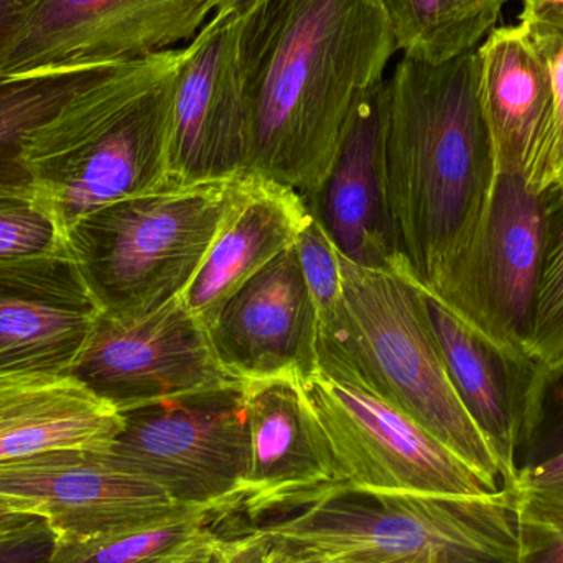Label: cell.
Returning <instances> with one entry per match:
<instances>
[{
	"label": "cell",
	"instance_id": "d590c367",
	"mask_svg": "<svg viewBox=\"0 0 563 563\" xmlns=\"http://www.w3.org/2000/svg\"><path fill=\"white\" fill-rule=\"evenodd\" d=\"M36 516L40 515H35V512H7V515H0V536L26 525V522L35 519Z\"/></svg>",
	"mask_w": 563,
	"mask_h": 563
},
{
	"label": "cell",
	"instance_id": "83f0119b",
	"mask_svg": "<svg viewBox=\"0 0 563 563\" xmlns=\"http://www.w3.org/2000/svg\"><path fill=\"white\" fill-rule=\"evenodd\" d=\"M511 492L525 525L563 532V450L544 462L519 470Z\"/></svg>",
	"mask_w": 563,
	"mask_h": 563
},
{
	"label": "cell",
	"instance_id": "836d02e7",
	"mask_svg": "<svg viewBox=\"0 0 563 563\" xmlns=\"http://www.w3.org/2000/svg\"><path fill=\"white\" fill-rule=\"evenodd\" d=\"M522 12L519 19L545 15V13L561 12L563 0H521Z\"/></svg>",
	"mask_w": 563,
	"mask_h": 563
},
{
	"label": "cell",
	"instance_id": "9c48e42d",
	"mask_svg": "<svg viewBox=\"0 0 563 563\" xmlns=\"http://www.w3.org/2000/svg\"><path fill=\"white\" fill-rule=\"evenodd\" d=\"M548 200L518 175H499L465 254L423 288L519 363L529 360L544 263Z\"/></svg>",
	"mask_w": 563,
	"mask_h": 563
},
{
	"label": "cell",
	"instance_id": "e575fe53",
	"mask_svg": "<svg viewBox=\"0 0 563 563\" xmlns=\"http://www.w3.org/2000/svg\"><path fill=\"white\" fill-rule=\"evenodd\" d=\"M261 0H221L217 9V15H228L231 19H241L246 15Z\"/></svg>",
	"mask_w": 563,
	"mask_h": 563
},
{
	"label": "cell",
	"instance_id": "9a60e30c",
	"mask_svg": "<svg viewBox=\"0 0 563 563\" xmlns=\"http://www.w3.org/2000/svg\"><path fill=\"white\" fill-rule=\"evenodd\" d=\"M101 313L69 254L0 263V376L69 377Z\"/></svg>",
	"mask_w": 563,
	"mask_h": 563
},
{
	"label": "cell",
	"instance_id": "5bb4252c",
	"mask_svg": "<svg viewBox=\"0 0 563 563\" xmlns=\"http://www.w3.org/2000/svg\"><path fill=\"white\" fill-rule=\"evenodd\" d=\"M208 331L221 366L241 383L317 376V310L297 247L234 291Z\"/></svg>",
	"mask_w": 563,
	"mask_h": 563
},
{
	"label": "cell",
	"instance_id": "44dd1931",
	"mask_svg": "<svg viewBox=\"0 0 563 563\" xmlns=\"http://www.w3.org/2000/svg\"><path fill=\"white\" fill-rule=\"evenodd\" d=\"M121 413L73 377L0 376V462L56 449H108Z\"/></svg>",
	"mask_w": 563,
	"mask_h": 563
},
{
	"label": "cell",
	"instance_id": "f35d334b",
	"mask_svg": "<svg viewBox=\"0 0 563 563\" xmlns=\"http://www.w3.org/2000/svg\"><path fill=\"white\" fill-rule=\"evenodd\" d=\"M224 545V542H223ZM221 563H264L257 561H250V559L234 558V555L228 554L224 548H221Z\"/></svg>",
	"mask_w": 563,
	"mask_h": 563
},
{
	"label": "cell",
	"instance_id": "3957f363",
	"mask_svg": "<svg viewBox=\"0 0 563 563\" xmlns=\"http://www.w3.org/2000/svg\"><path fill=\"white\" fill-rule=\"evenodd\" d=\"M184 46L106 66L33 129L22 161L63 227L168 187L172 91Z\"/></svg>",
	"mask_w": 563,
	"mask_h": 563
},
{
	"label": "cell",
	"instance_id": "4316f807",
	"mask_svg": "<svg viewBox=\"0 0 563 563\" xmlns=\"http://www.w3.org/2000/svg\"><path fill=\"white\" fill-rule=\"evenodd\" d=\"M402 55L430 63L460 55L453 0H377Z\"/></svg>",
	"mask_w": 563,
	"mask_h": 563
},
{
	"label": "cell",
	"instance_id": "cb8c5ba5",
	"mask_svg": "<svg viewBox=\"0 0 563 563\" xmlns=\"http://www.w3.org/2000/svg\"><path fill=\"white\" fill-rule=\"evenodd\" d=\"M548 231L529 360L548 394L563 377V197L545 195Z\"/></svg>",
	"mask_w": 563,
	"mask_h": 563
},
{
	"label": "cell",
	"instance_id": "7a4b0ae2",
	"mask_svg": "<svg viewBox=\"0 0 563 563\" xmlns=\"http://www.w3.org/2000/svg\"><path fill=\"white\" fill-rule=\"evenodd\" d=\"M384 154L400 251L427 288L472 246L498 184L478 46L440 63L402 55L386 78Z\"/></svg>",
	"mask_w": 563,
	"mask_h": 563
},
{
	"label": "cell",
	"instance_id": "484cf974",
	"mask_svg": "<svg viewBox=\"0 0 563 563\" xmlns=\"http://www.w3.org/2000/svg\"><path fill=\"white\" fill-rule=\"evenodd\" d=\"M68 254V233L33 185L0 188V263Z\"/></svg>",
	"mask_w": 563,
	"mask_h": 563
},
{
	"label": "cell",
	"instance_id": "ffe728a7",
	"mask_svg": "<svg viewBox=\"0 0 563 563\" xmlns=\"http://www.w3.org/2000/svg\"><path fill=\"white\" fill-rule=\"evenodd\" d=\"M310 220L294 188L246 172L238 175L217 236L181 295L185 307L210 328L234 291L295 246Z\"/></svg>",
	"mask_w": 563,
	"mask_h": 563
},
{
	"label": "cell",
	"instance_id": "277c9868",
	"mask_svg": "<svg viewBox=\"0 0 563 563\" xmlns=\"http://www.w3.org/2000/svg\"><path fill=\"white\" fill-rule=\"evenodd\" d=\"M267 563H519L525 531L515 492L486 496H327L230 532Z\"/></svg>",
	"mask_w": 563,
	"mask_h": 563
},
{
	"label": "cell",
	"instance_id": "52a82bcc",
	"mask_svg": "<svg viewBox=\"0 0 563 563\" xmlns=\"http://www.w3.org/2000/svg\"><path fill=\"white\" fill-rule=\"evenodd\" d=\"M124 426L106 449L122 472L178 505L236 515L250 470L244 383L145 404L121 412Z\"/></svg>",
	"mask_w": 563,
	"mask_h": 563
},
{
	"label": "cell",
	"instance_id": "2e32d148",
	"mask_svg": "<svg viewBox=\"0 0 563 563\" xmlns=\"http://www.w3.org/2000/svg\"><path fill=\"white\" fill-rule=\"evenodd\" d=\"M386 79L364 92L321 187L303 198L338 254L367 269H409L390 210L384 154Z\"/></svg>",
	"mask_w": 563,
	"mask_h": 563
},
{
	"label": "cell",
	"instance_id": "74e56055",
	"mask_svg": "<svg viewBox=\"0 0 563 563\" xmlns=\"http://www.w3.org/2000/svg\"><path fill=\"white\" fill-rule=\"evenodd\" d=\"M7 512H33L29 506L23 505L22 501H16V499L5 498V496H0V515H7ZM36 515V512H35Z\"/></svg>",
	"mask_w": 563,
	"mask_h": 563
},
{
	"label": "cell",
	"instance_id": "d6986e66",
	"mask_svg": "<svg viewBox=\"0 0 563 563\" xmlns=\"http://www.w3.org/2000/svg\"><path fill=\"white\" fill-rule=\"evenodd\" d=\"M479 85L499 175H518L542 194L558 131L548 59L518 23L478 45Z\"/></svg>",
	"mask_w": 563,
	"mask_h": 563
},
{
	"label": "cell",
	"instance_id": "f546056e",
	"mask_svg": "<svg viewBox=\"0 0 563 563\" xmlns=\"http://www.w3.org/2000/svg\"><path fill=\"white\" fill-rule=\"evenodd\" d=\"M58 534L43 516L0 536V563H53Z\"/></svg>",
	"mask_w": 563,
	"mask_h": 563
},
{
	"label": "cell",
	"instance_id": "ab89813d",
	"mask_svg": "<svg viewBox=\"0 0 563 563\" xmlns=\"http://www.w3.org/2000/svg\"><path fill=\"white\" fill-rule=\"evenodd\" d=\"M224 538V536H223ZM224 542V541H223ZM223 548V545H221ZM221 549L217 552V554L208 555V558L201 559V561L195 562V563H221Z\"/></svg>",
	"mask_w": 563,
	"mask_h": 563
},
{
	"label": "cell",
	"instance_id": "6da1fadb",
	"mask_svg": "<svg viewBox=\"0 0 563 563\" xmlns=\"http://www.w3.org/2000/svg\"><path fill=\"white\" fill-rule=\"evenodd\" d=\"M396 52L377 0H261L238 19L251 122L246 174L313 195L357 101L386 79Z\"/></svg>",
	"mask_w": 563,
	"mask_h": 563
},
{
	"label": "cell",
	"instance_id": "d6a6232c",
	"mask_svg": "<svg viewBox=\"0 0 563 563\" xmlns=\"http://www.w3.org/2000/svg\"><path fill=\"white\" fill-rule=\"evenodd\" d=\"M563 450V406L551 420H545L536 435L534 442L519 459V470L544 462Z\"/></svg>",
	"mask_w": 563,
	"mask_h": 563
},
{
	"label": "cell",
	"instance_id": "5b68a950",
	"mask_svg": "<svg viewBox=\"0 0 563 563\" xmlns=\"http://www.w3.org/2000/svg\"><path fill=\"white\" fill-rule=\"evenodd\" d=\"M338 263L346 340L320 373L406 413L479 475L501 486L498 460L450 380L419 282L409 269H367L341 254Z\"/></svg>",
	"mask_w": 563,
	"mask_h": 563
},
{
	"label": "cell",
	"instance_id": "f1b7e54d",
	"mask_svg": "<svg viewBox=\"0 0 563 563\" xmlns=\"http://www.w3.org/2000/svg\"><path fill=\"white\" fill-rule=\"evenodd\" d=\"M519 23L528 30L551 69L558 102V131L542 194L563 197V10L531 19H519Z\"/></svg>",
	"mask_w": 563,
	"mask_h": 563
},
{
	"label": "cell",
	"instance_id": "8d00e7d4",
	"mask_svg": "<svg viewBox=\"0 0 563 563\" xmlns=\"http://www.w3.org/2000/svg\"><path fill=\"white\" fill-rule=\"evenodd\" d=\"M30 0H0V33Z\"/></svg>",
	"mask_w": 563,
	"mask_h": 563
},
{
	"label": "cell",
	"instance_id": "30bf717a",
	"mask_svg": "<svg viewBox=\"0 0 563 563\" xmlns=\"http://www.w3.org/2000/svg\"><path fill=\"white\" fill-rule=\"evenodd\" d=\"M221 0H30L0 33V79L134 62L188 45Z\"/></svg>",
	"mask_w": 563,
	"mask_h": 563
},
{
	"label": "cell",
	"instance_id": "603a6c76",
	"mask_svg": "<svg viewBox=\"0 0 563 563\" xmlns=\"http://www.w3.org/2000/svg\"><path fill=\"white\" fill-rule=\"evenodd\" d=\"M104 68L65 69L0 79V188L33 185L22 161L26 135Z\"/></svg>",
	"mask_w": 563,
	"mask_h": 563
},
{
	"label": "cell",
	"instance_id": "4dcf8cb0",
	"mask_svg": "<svg viewBox=\"0 0 563 563\" xmlns=\"http://www.w3.org/2000/svg\"><path fill=\"white\" fill-rule=\"evenodd\" d=\"M508 2L509 0H453L460 53L478 46L486 33L495 29L503 7Z\"/></svg>",
	"mask_w": 563,
	"mask_h": 563
},
{
	"label": "cell",
	"instance_id": "ac0fdd59",
	"mask_svg": "<svg viewBox=\"0 0 563 563\" xmlns=\"http://www.w3.org/2000/svg\"><path fill=\"white\" fill-rule=\"evenodd\" d=\"M244 389L250 470L236 512L260 522L323 498L333 479L300 380H251Z\"/></svg>",
	"mask_w": 563,
	"mask_h": 563
},
{
	"label": "cell",
	"instance_id": "1f68e13d",
	"mask_svg": "<svg viewBox=\"0 0 563 563\" xmlns=\"http://www.w3.org/2000/svg\"><path fill=\"white\" fill-rule=\"evenodd\" d=\"M525 548L519 563H563V532L544 531L522 522Z\"/></svg>",
	"mask_w": 563,
	"mask_h": 563
},
{
	"label": "cell",
	"instance_id": "e0dca14e",
	"mask_svg": "<svg viewBox=\"0 0 563 563\" xmlns=\"http://www.w3.org/2000/svg\"><path fill=\"white\" fill-rule=\"evenodd\" d=\"M430 327L450 380L492 446L501 486L515 488L519 459L545 420V397L532 364L519 363L423 290Z\"/></svg>",
	"mask_w": 563,
	"mask_h": 563
},
{
	"label": "cell",
	"instance_id": "d4e9b609",
	"mask_svg": "<svg viewBox=\"0 0 563 563\" xmlns=\"http://www.w3.org/2000/svg\"><path fill=\"white\" fill-rule=\"evenodd\" d=\"M301 273L310 290L318 320V361L330 363L346 340L347 311L336 247L311 217L297 243Z\"/></svg>",
	"mask_w": 563,
	"mask_h": 563
},
{
	"label": "cell",
	"instance_id": "7c38bea8",
	"mask_svg": "<svg viewBox=\"0 0 563 563\" xmlns=\"http://www.w3.org/2000/svg\"><path fill=\"white\" fill-rule=\"evenodd\" d=\"M0 496L43 516L62 542L129 534L211 511L178 505L152 483L122 472L106 449H56L3 460Z\"/></svg>",
	"mask_w": 563,
	"mask_h": 563
},
{
	"label": "cell",
	"instance_id": "8992f818",
	"mask_svg": "<svg viewBox=\"0 0 563 563\" xmlns=\"http://www.w3.org/2000/svg\"><path fill=\"white\" fill-rule=\"evenodd\" d=\"M234 178L124 198L68 228V254L102 313L142 317L184 295L217 236Z\"/></svg>",
	"mask_w": 563,
	"mask_h": 563
},
{
	"label": "cell",
	"instance_id": "4fadbf2b",
	"mask_svg": "<svg viewBox=\"0 0 563 563\" xmlns=\"http://www.w3.org/2000/svg\"><path fill=\"white\" fill-rule=\"evenodd\" d=\"M238 20L214 13L184 46L172 91L168 187L246 172L251 122L236 55Z\"/></svg>",
	"mask_w": 563,
	"mask_h": 563
},
{
	"label": "cell",
	"instance_id": "8fae6325",
	"mask_svg": "<svg viewBox=\"0 0 563 563\" xmlns=\"http://www.w3.org/2000/svg\"><path fill=\"white\" fill-rule=\"evenodd\" d=\"M69 377L119 413L241 384L223 369L210 331L181 297L142 317L101 313Z\"/></svg>",
	"mask_w": 563,
	"mask_h": 563
},
{
	"label": "cell",
	"instance_id": "ba28073f",
	"mask_svg": "<svg viewBox=\"0 0 563 563\" xmlns=\"http://www.w3.org/2000/svg\"><path fill=\"white\" fill-rule=\"evenodd\" d=\"M301 386L333 479L323 498L346 493L486 496L501 492V486L377 397L321 373Z\"/></svg>",
	"mask_w": 563,
	"mask_h": 563
},
{
	"label": "cell",
	"instance_id": "7402d4cb",
	"mask_svg": "<svg viewBox=\"0 0 563 563\" xmlns=\"http://www.w3.org/2000/svg\"><path fill=\"white\" fill-rule=\"evenodd\" d=\"M223 516L198 511L167 525L81 542L58 539L53 563H195L217 554L223 534L214 525Z\"/></svg>",
	"mask_w": 563,
	"mask_h": 563
}]
</instances>
